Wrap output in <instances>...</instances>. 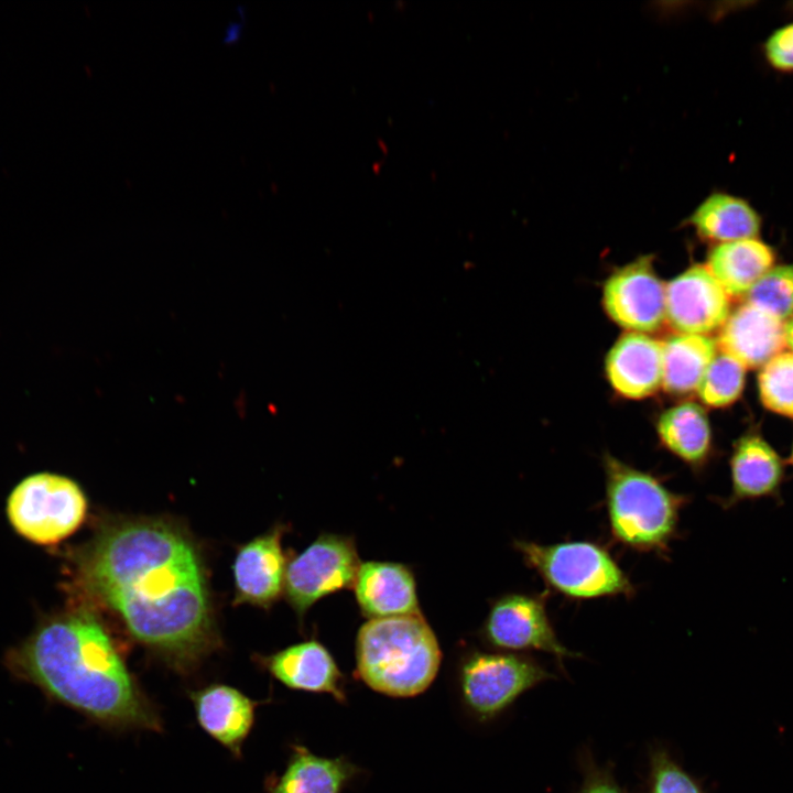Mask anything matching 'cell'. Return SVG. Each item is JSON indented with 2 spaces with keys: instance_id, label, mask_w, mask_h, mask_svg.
<instances>
[{
  "instance_id": "cell-27",
  "label": "cell",
  "mask_w": 793,
  "mask_h": 793,
  "mask_svg": "<svg viewBox=\"0 0 793 793\" xmlns=\"http://www.w3.org/2000/svg\"><path fill=\"white\" fill-rule=\"evenodd\" d=\"M649 762L648 793H704L695 779L664 748H652Z\"/></svg>"
},
{
  "instance_id": "cell-8",
  "label": "cell",
  "mask_w": 793,
  "mask_h": 793,
  "mask_svg": "<svg viewBox=\"0 0 793 793\" xmlns=\"http://www.w3.org/2000/svg\"><path fill=\"white\" fill-rule=\"evenodd\" d=\"M360 564L351 537L323 534L286 565V599L303 617L324 596L352 587Z\"/></svg>"
},
{
  "instance_id": "cell-25",
  "label": "cell",
  "mask_w": 793,
  "mask_h": 793,
  "mask_svg": "<svg viewBox=\"0 0 793 793\" xmlns=\"http://www.w3.org/2000/svg\"><path fill=\"white\" fill-rule=\"evenodd\" d=\"M746 302L781 322L793 316V263L772 267L750 289Z\"/></svg>"
},
{
  "instance_id": "cell-28",
  "label": "cell",
  "mask_w": 793,
  "mask_h": 793,
  "mask_svg": "<svg viewBox=\"0 0 793 793\" xmlns=\"http://www.w3.org/2000/svg\"><path fill=\"white\" fill-rule=\"evenodd\" d=\"M768 65L783 74H793V22L775 29L763 42Z\"/></svg>"
},
{
  "instance_id": "cell-9",
  "label": "cell",
  "mask_w": 793,
  "mask_h": 793,
  "mask_svg": "<svg viewBox=\"0 0 793 793\" xmlns=\"http://www.w3.org/2000/svg\"><path fill=\"white\" fill-rule=\"evenodd\" d=\"M545 596L511 593L491 606L484 626L486 641L508 652L542 651L563 666L566 658H580L558 640L547 615Z\"/></svg>"
},
{
  "instance_id": "cell-2",
  "label": "cell",
  "mask_w": 793,
  "mask_h": 793,
  "mask_svg": "<svg viewBox=\"0 0 793 793\" xmlns=\"http://www.w3.org/2000/svg\"><path fill=\"white\" fill-rule=\"evenodd\" d=\"M52 700L115 730L159 731L162 720L102 626L75 612L42 626L11 659Z\"/></svg>"
},
{
  "instance_id": "cell-26",
  "label": "cell",
  "mask_w": 793,
  "mask_h": 793,
  "mask_svg": "<svg viewBox=\"0 0 793 793\" xmlns=\"http://www.w3.org/2000/svg\"><path fill=\"white\" fill-rule=\"evenodd\" d=\"M759 395L768 410L793 419V352H780L761 369Z\"/></svg>"
},
{
  "instance_id": "cell-13",
  "label": "cell",
  "mask_w": 793,
  "mask_h": 793,
  "mask_svg": "<svg viewBox=\"0 0 793 793\" xmlns=\"http://www.w3.org/2000/svg\"><path fill=\"white\" fill-rule=\"evenodd\" d=\"M263 667L284 686L330 695L344 704L345 677L329 651L318 641L300 642L262 658Z\"/></svg>"
},
{
  "instance_id": "cell-6",
  "label": "cell",
  "mask_w": 793,
  "mask_h": 793,
  "mask_svg": "<svg viewBox=\"0 0 793 793\" xmlns=\"http://www.w3.org/2000/svg\"><path fill=\"white\" fill-rule=\"evenodd\" d=\"M87 513L82 488L65 476L39 472L25 477L11 491L7 514L24 539L51 545L72 535Z\"/></svg>"
},
{
  "instance_id": "cell-22",
  "label": "cell",
  "mask_w": 793,
  "mask_h": 793,
  "mask_svg": "<svg viewBox=\"0 0 793 793\" xmlns=\"http://www.w3.org/2000/svg\"><path fill=\"white\" fill-rule=\"evenodd\" d=\"M688 222L697 235L716 245L757 238L762 218L745 198L728 193H713L692 214Z\"/></svg>"
},
{
  "instance_id": "cell-23",
  "label": "cell",
  "mask_w": 793,
  "mask_h": 793,
  "mask_svg": "<svg viewBox=\"0 0 793 793\" xmlns=\"http://www.w3.org/2000/svg\"><path fill=\"white\" fill-rule=\"evenodd\" d=\"M717 349L716 340L706 335L669 337L662 343V388L672 394L696 391Z\"/></svg>"
},
{
  "instance_id": "cell-20",
  "label": "cell",
  "mask_w": 793,
  "mask_h": 793,
  "mask_svg": "<svg viewBox=\"0 0 793 793\" xmlns=\"http://www.w3.org/2000/svg\"><path fill=\"white\" fill-rule=\"evenodd\" d=\"M661 445L700 474L713 454V434L705 410L683 402L664 411L656 421Z\"/></svg>"
},
{
  "instance_id": "cell-21",
  "label": "cell",
  "mask_w": 793,
  "mask_h": 793,
  "mask_svg": "<svg viewBox=\"0 0 793 793\" xmlns=\"http://www.w3.org/2000/svg\"><path fill=\"white\" fill-rule=\"evenodd\" d=\"M774 259L772 247L757 237L716 245L706 267L729 297H737L747 295Z\"/></svg>"
},
{
  "instance_id": "cell-32",
  "label": "cell",
  "mask_w": 793,
  "mask_h": 793,
  "mask_svg": "<svg viewBox=\"0 0 793 793\" xmlns=\"http://www.w3.org/2000/svg\"><path fill=\"white\" fill-rule=\"evenodd\" d=\"M787 463H789L791 466H793V443H792V446H791L790 455H789V457H787Z\"/></svg>"
},
{
  "instance_id": "cell-17",
  "label": "cell",
  "mask_w": 793,
  "mask_h": 793,
  "mask_svg": "<svg viewBox=\"0 0 793 793\" xmlns=\"http://www.w3.org/2000/svg\"><path fill=\"white\" fill-rule=\"evenodd\" d=\"M716 343L746 369L763 367L785 346L784 323L745 302L730 312Z\"/></svg>"
},
{
  "instance_id": "cell-10",
  "label": "cell",
  "mask_w": 793,
  "mask_h": 793,
  "mask_svg": "<svg viewBox=\"0 0 793 793\" xmlns=\"http://www.w3.org/2000/svg\"><path fill=\"white\" fill-rule=\"evenodd\" d=\"M602 304L608 316L630 333H651L665 322V284L650 256L617 269L606 281Z\"/></svg>"
},
{
  "instance_id": "cell-29",
  "label": "cell",
  "mask_w": 793,
  "mask_h": 793,
  "mask_svg": "<svg viewBox=\"0 0 793 793\" xmlns=\"http://www.w3.org/2000/svg\"><path fill=\"white\" fill-rule=\"evenodd\" d=\"M583 784L578 793H627L610 769L598 767L589 754L583 756Z\"/></svg>"
},
{
  "instance_id": "cell-18",
  "label": "cell",
  "mask_w": 793,
  "mask_h": 793,
  "mask_svg": "<svg viewBox=\"0 0 793 793\" xmlns=\"http://www.w3.org/2000/svg\"><path fill=\"white\" fill-rule=\"evenodd\" d=\"M352 587L361 612L370 619L420 613L413 574L402 564L361 563Z\"/></svg>"
},
{
  "instance_id": "cell-24",
  "label": "cell",
  "mask_w": 793,
  "mask_h": 793,
  "mask_svg": "<svg viewBox=\"0 0 793 793\" xmlns=\"http://www.w3.org/2000/svg\"><path fill=\"white\" fill-rule=\"evenodd\" d=\"M746 367L734 357L719 351L707 367L696 391L700 401L711 408H725L741 395Z\"/></svg>"
},
{
  "instance_id": "cell-31",
  "label": "cell",
  "mask_w": 793,
  "mask_h": 793,
  "mask_svg": "<svg viewBox=\"0 0 793 793\" xmlns=\"http://www.w3.org/2000/svg\"><path fill=\"white\" fill-rule=\"evenodd\" d=\"M784 341L793 352V316L784 323Z\"/></svg>"
},
{
  "instance_id": "cell-12",
  "label": "cell",
  "mask_w": 793,
  "mask_h": 793,
  "mask_svg": "<svg viewBox=\"0 0 793 793\" xmlns=\"http://www.w3.org/2000/svg\"><path fill=\"white\" fill-rule=\"evenodd\" d=\"M729 469V495L714 499L724 510L762 498L782 501L781 491L786 479L785 461L758 431H748L736 441Z\"/></svg>"
},
{
  "instance_id": "cell-15",
  "label": "cell",
  "mask_w": 793,
  "mask_h": 793,
  "mask_svg": "<svg viewBox=\"0 0 793 793\" xmlns=\"http://www.w3.org/2000/svg\"><path fill=\"white\" fill-rule=\"evenodd\" d=\"M189 698L200 728L235 758H240L243 742L254 725L259 703L225 684L193 691Z\"/></svg>"
},
{
  "instance_id": "cell-5",
  "label": "cell",
  "mask_w": 793,
  "mask_h": 793,
  "mask_svg": "<svg viewBox=\"0 0 793 793\" xmlns=\"http://www.w3.org/2000/svg\"><path fill=\"white\" fill-rule=\"evenodd\" d=\"M513 546L550 589L566 598H630L636 593V587L618 562L599 543L563 541L541 544L518 540Z\"/></svg>"
},
{
  "instance_id": "cell-30",
  "label": "cell",
  "mask_w": 793,
  "mask_h": 793,
  "mask_svg": "<svg viewBox=\"0 0 793 793\" xmlns=\"http://www.w3.org/2000/svg\"><path fill=\"white\" fill-rule=\"evenodd\" d=\"M242 23L230 22L225 29L222 42L226 44L236 43L242 35Z\"/></svg>"
},
{
  "instance_id": "cell-3",
  "label": "cell",
  "mask_w": 793,
  "mask_h": 793,
  "mask_svg": "<svg viewBox=\"0 0 793 793\" xmlns=\"http://www.w3.org/2000/svg\"><path fill=\"white\" fill-rule=\"evenodd\" d=\"M441 662L436 636L421 613L369 619L357 633V674L382 695L408 698L424 693Z\"/></svg>"
},
{
  "instance_id": "cell-16",
  "label": "cell",
  "mask_w": 793,
  "mask_h": 793,
  "mask_svg": "<svg viewBox=\"0 0 793 793\" xmlns=\"http://www.w3.org/2000/svg\"><path fill=\"white\" fill-rule=\"evenodd\" d=\"M612 389L628 399H643L662 387V343L642 333L622 335L606 358Z\"/></svg>"
},
{
  "instance_id": "cell-11",
  "label": "cell",
  "mask_w": 793,
  "mask_h": 793,
  "mask_svg": "<svg viewBox=\"0 0 793 793\" xmlns=\"http://www.w3.org/2000/svg\"><path fill=\"white\" fill-rule=\"evenodd\" d=\"M729 298L706 265H692L665 284V321L677 334L708 336L727 321Z\"/></svg>"
},
{
  "instance_id": "cell-7",
  "label": "cell",
  "mask_w": 793,
  "mask_h": 793,
  "mask_svg": "<svg viewBox=\"0 0 793 793\" xmlns=\"http://www.w3.org/2000/svg\"><path fill=\"white\" fill-rule=\"evenodd\" d=\"M534 658L515 652H474L459 673L461 699L480 721H489L508 709L523 693L554 680Z\"/></svg>"
},
{
  "instance_id": "cell-14",
  "label": "cell",
  "mask_w": 793,
  "mask_h": 793,
  "mask_svg": "<svg viewBox=\"0 0 793 793\" xmlns=\"http://www.w3.org/2000/svg\"><path fill=\"white\" fill-rule=\"evenodd\" d=\"M276 528L239 548L232 571L236 602L269 607L284 589L286 563Z\"/></svg>"
},
{
  "instance_id": "cell-4",
  "label": "cell",
  "mask_w": 793,
  "mask_h": 793,
  "mask_svg": "<svg viewBox=\"0 0 793 793\" xmlns=\"http://www.w3.org/2000/svg\"><path fill=\"white\" fill-rule=\"evenodd\" d=\"M605 503L612 539L632 551L663 555L677 535L686 495L672 491L655 475L606 454Z\"/></svg>"
},
{
  "instance_id": "cell-19",
  "label": "cell",
  "mask_w": 793,
  "mask_h": 793,
  "mask_svg": "<svg viewBox=\"0 0 793 793\" xmlns=\"http://www.w3.org/2000/svg\"><path fill=\"white\" fill-rule=\"evenodd\" d=\"M360 772L344 756L321 757L302 745H293L284 771L268 779L265 793H343Z\"/></svg>"
},
{
  "instance_id": "cell-1",
  "label": "cell",
  "mask_w": 793,
  "mask_h": 793,
  "mask_svg": "<svg viewBox=\"0 0 793 793\" xmlns=\"http://www.w3.org/2000/svg\"><path fill=\"white\" fill-rule=\"evenodd\" d=\"M82 574L133 638L176 667L185 671L213 648L202 563L176 528L149 520L107 526L89 546Z\"/></svg>"
}]
</instances>
